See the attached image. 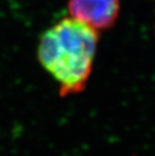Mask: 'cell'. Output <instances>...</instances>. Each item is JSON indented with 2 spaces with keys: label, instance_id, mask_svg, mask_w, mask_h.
<instances>
[{
  "label": "cell",
  "instance_id": "7a4b0ae2",
  "mask_svg": "<svg viewBox=\"0 0 155 156\" xmlns=\"http://www.w3.org/2000/svg\"><path fill=\"white\" fill-rule=\"evenodd\" d=\"M68 9L72 18L97 31L110 28L119 15V0H69Z\"/></svg>",
  "mask_w": 155,
  "mask_h": 156
},
{
  "label": "cell",
  "instance_id": "6da1fadb",
  "mask_svg": "<svg viewBox=\"0 0 155 156\" xmlns=\"http://www.w3.org/2000/svg\"><path fill=\"white\" fill-rule=\"evenodd\" d=\"M98 31L67 17L42 34L37 56L42 67L55 80L62 96L82 92L93 69Z\"/></svg>",
  "mask_w": 155,
  "mask_h": 156
}]
</instances>
